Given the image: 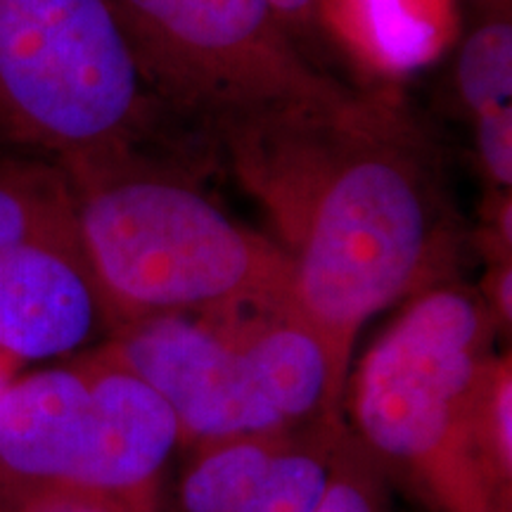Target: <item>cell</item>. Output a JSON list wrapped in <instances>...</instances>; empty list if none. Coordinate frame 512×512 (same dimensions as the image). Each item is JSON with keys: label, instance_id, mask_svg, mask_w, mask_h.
<instances>
[{"label": "cell", "instance_id": "1", "mask_svg": "<svg viewBox=\"0 0 512 512\" xmlns=\"http://www.w3.org/2000/svg\"><path fill=\"white\" fill-rule=\"evenodd\" d=\"M228 147L290 261L294 306L344 366L370 318L451 280L456 214L427 150L389 110L354 98Z\"/></svg>", "mask_w": 512, "mask_h": 512}, {"label": "cell", "instance_id": "2", "mask_svg": "<svg viewBox=\"0 0 512 512\" xmlns=\"http://www.w3.org/2000/svg\"><path fill=\"white\" fill-rule=\"evenodd\" d=\"M55 162L114 330L164 313L292 299L290 261L278 242L233 219L147 147Z\"/></svg>", "mask_w": 512, "mask_h": 512}, {"label": "cell", "instance_id": "3", "mask_svg": "<svg viewBox=\"0 0 512 512\" xmlns=\"http://www.w3.org/2000/svg\"><path fill=\"white\" fill-rule=\"evenodd\" d=\"M501 325L484 294L444 280L413 294L349 373L344 425L396 486L432 512H505L472 420Z\"/></svg>", "mask_w": 512, "mask_h": 512}, {"label": "cell", "instance_id": "4", "mask_svg": "<svg viewBox=\"0 0 512 512\" xmlns=\"http://www.w3.org/2000/svg\"><path fill=\"white\" fill-rule=\"evenodd\" d=\"M105 347L166 401L185 451L344 418L351 368L292 299L143 318Z\"/></svg>", "mask_w": 512, "mask_h": 512}, {"label": "cell", "instance_id": "5", "mask_svg": "<svg viewBox=\"0 0 512 512\" xmlns=\"http://www.w3.org/2000/svg\"><path fill=\"white\" fill-rule=\"evenodd\" d=\"M181 448L166 401L105 342L17 375L0 394V496L69 491L164 512Z\"/></svg>", "mask_w": 512, "mask_h": 512}, {"label": "cell", "instance_id": "6", "mask_svg": "<svg viewBox=\"0 0 512 512\" xmlns=\"http://www.w3.org/2000/svg\"><path fill=\"white\" fill-rule=\"evenodd\" d=\"M162 112L112 0H0V143L50 159L140 150Z\"/></svg>", "mask_w": 512, "mask_h": 512}, {"label": "cell", "instance_id": "7", "mask_svg": "<svg viewBox=\"0 0 512 512\" xmlns=\"http://www.w3.org/2000/svg\"><path fill=\"white\" fill-rule=\"evenodd\" d=\"M166 112L226 143L356 95L318 72L268 0H112Z\"/></svg>", "mask_w": 512, "mask_h": 512}, {"label": "cell", "instance_id": "8", "mask_svg": "<svg viewBox=\"0 0 512 512\" xmlns=\"http://www.w3.org/2000/svg\"><path fill=\"white\" fill-rule=\"evenodd\" d=\"M112 332L62 169L34 152L0 155V351L50 363Z\"/></svg>", "mask_w": 512, "mask_h": 512}, {"label": "cell", "instance_id": "9", "mask_svg": "<svg viewBox=\"0 0 512 512\" xmlns=\"http://www.w3.org/2000/svg\"><path fill=\"white\" fill-rule=\"evenodd\" d=\"M342 420L283 437L188 448L164 512H316L335 467Z\"/></svg>", "mask_w": 512, "mask_h": 512}, {"label": "cell", "instance_id": "10", "mask_svg": "<svg viewBox=\"0 0 512 512\" xmlns=\"http://www.w3.org/2000/svg\"><path fill=\"white\" fill-rule=\"evenodd\" d=\"M475 453L494 494L512 501V361L496 354L479 387L472 420Z\"/></svg>", "mask_w": 512, "mask_h": 512}, {"label": "cell", "instance_id": "11", "mask_svg": "<svg viewBox=\"0 0 512 512\" xmlns=\"http://www.w3.org/2000/svg\"><path fill=\"white\" fill-rule=\"evenodd\" d=\"M458 91L472 117L512 110V27L489 22L465 41L458 57Z\"/></svg>", "mask_w": 512, "mask_h": 512}, {"label": "cell", "instance_id": "12", "mask_svg": "<svg viewBox=\"0 0 512 512\" xmlns=\"http://www.w3.org/2000/svg\"><path fill=\"white\" fill-rule=\"evenodd\" d=\"M316 512H399L394 505V484L356 444L347 425L339 437L328 489Z\"/></svg>", "mask_w": 512, "mask_h": 512}, {"label": "cell", "instance_id": "13", "mask_svg": "<svg viewBox=\"0 0 512 512\" xmlns=\"http://www.w3.org/2000/svg\"><path fill=\"white\" fill-rule=\"evenodd\" d=\"M477 150L484 171L498 188L512 185V110L475 119Z\"/></svg>", "mask_w": 512, "mask_h": 512}, {"label": "cell", "instance_id": "14", "mask_svg": "<svg viewBox=\"0 0 512 512\" xmlns=\"http://www.w3.org/2000/svg\"><path fill=\"white\" fill-rule=\"evenodd\" d=\"M5 512H147L110 498L69 494V491H34L22 496H3Z\"/></svg>", "mask_w": 512, "mask_h": 512}, {"label": "cell", "instance_id": "15", "mask_svg": "<svg viewBox=\"0 0 512 512\" xmlns=\"http://www.w3.org/2000/svg\"><path fill=\"white\" fill-rule=\"evenodd\" d=\"M325 3L328 0H268L292 34L316 29L325 15Z\"/></svg>", "mask_w": 512, "mask_h": 512}, {"label": "cell", "instance_id": "16", "mask_svg": "<svg viewBox=\"0 0 512 512\" xmlns=\"http://www.w3.org/2000/svg\"><path fill=\"white\" fill-rule=\"evenodd\" d=\"M19 368L22 366H19L15 358H10L8 354L0 351V394H3V389L19 375Z\"/></svg>", "mask_w": 512, "mask_h": 512}, {"label": "cell", "instance_id": "17", "mask_svg": "<svg viewBox=\"0 0 512 512\" xmlns=\"http://www.w3.org/2000/svg\"><path fill=\"white\" fill-rule=\"evenodd\" d=\"M0 512H5V501H3V496H0Z\"/></svg>", "mask_w": 512, "mask_h": 512}, {"label": "cell", "instance_id": "18", "mask_svg": "<svg viewBox=\"0 0 512 512\" xmlns=\"http://www.w3.org/2000/svg\"><path fill=\"white\" fill-rule=\"evenodd\" d=\"M505 512H512V510H505Z\"/></svg>", "mask_w": 512, "mask_h": 512}]
</instances>
